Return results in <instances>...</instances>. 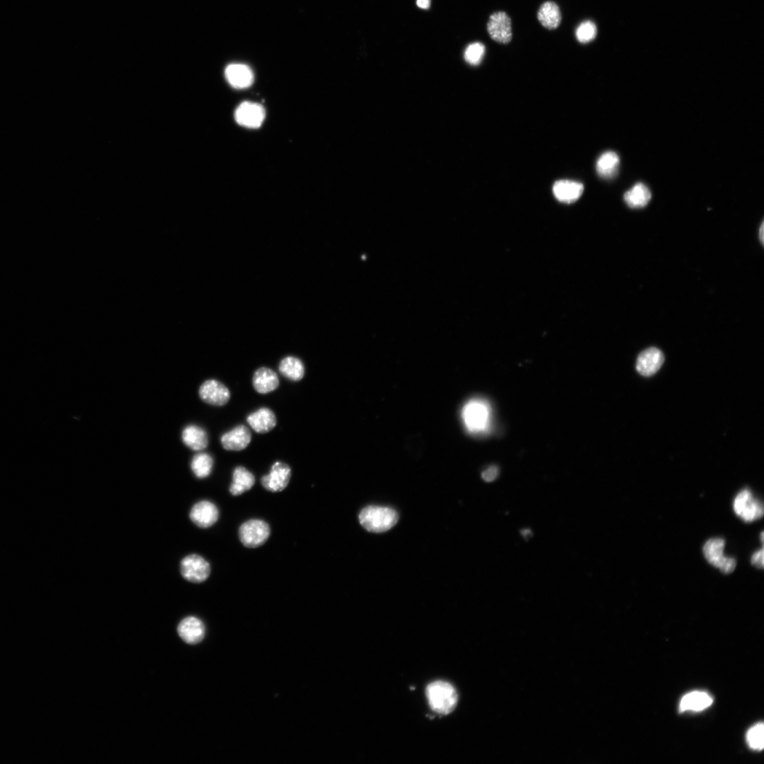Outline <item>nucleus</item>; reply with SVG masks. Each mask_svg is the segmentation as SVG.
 Wrapping results in <instances>:
<instances>
[{"mask_svg":"<svg viewBox=\"0 0 764 764\" xmlns=\"http://www.w3.org/2000/svg\"><path fill=\"white\" fill-rule=\"evenodd\" d=\"M426 696L431 709L435 713L446 716L457 707L458 695L455 687L444 681H437L426 688Z\"/></svg>","mask_w":764,"mask_h":764,"instance_id":"obj_1","label":"nucleus"},{"mask_svg":"<svg viewBox=\"0 0 764 764\" xmlns=\"http://www.w3.org/2000/svg\"><path fill=\"white\" fill-rule=\"evenodd\" d=\"M361 525L369 532L385 533L390 530L398 522V513L385 507L368 506L359 515Z\"/></svg>","mask_w":764,"mask_h":764,"instance_id":"obj_2","label":"nucleus"},{"mask_svg":"<svg viewBox=\"0 0 764 764\" xmlns=\"http://www.w3.org/2000/svg\"><path fill=\"white\" fill-rule=\"evenodd\" d=\"M461 414L464 425L470 432L479 434L488 429L491 417L490 408L484 400L469 401L464 406Z\"/></svg>","mask_w":764,"mask_h":764,"instance_id":"obj_3","label":"nucleus"},{"mask_svg":"<svg viewBox=\"0 0 764 764\" xmlns=\"http://www.w3.org/2000/svg\"><path fill=\"white\" fill-rule=\"evenodd\" d=\"M271 535L269 524L261 519H250L241 525L239 537L242 544L249 548L260 547Z\"/></svg>","mask_w":764,"mask_h":764,"instance_id":"obj_4","label":"nucleus"},{"mask_svg":"<svg viewBox=\"0 0 764 764\" xmlns=\"http://www.w3.org/2000/svg\"><path fill=\"white\" fill-rule=\"evenodd\" d=\"M182 577L192 583H202L211 575V565L207 560L198 554L185 556L180 563Z\"/></svg>","mask_w":764,"mask_h":764,"instance_id":"obj_5","label":"nucleus"},{"mask_svg":"<svg viewBox=\"0 0 764 764\" xmlns=\"http://www.w3.org/2000/svg\"><path fill=\"white\" fill-rule=\"evenodd\" d=\"M725 542L719 538L709 539L703 546V554L707 560L725 574L732 573L736 569L737 562L734 558L723 555Z\"/></svg>","mask_w":764,"mask_h":764,"instance_id":"obj_6","label":"nucleus"},{"mask_svg":"<svg viewBox=\"0 0 764 764\" xmlns=\"http://www.w3.org/2000/svg\"><path fill=\"white\" fill-rule=\"evenodd\" d=\"M734 512L747 522L761 519L763 515V506L754 498L749 490H742L734 499Z\"/></svg>","mask_w":764,"mask_h":764,"instance_id":"obj_7","label":"nucleus"},{"mask_svg":"<svg viewBox=\"0 0 764 764\" xmlns=\"http://www.w3.org/2000/svg\"><path fill=\"white\" fill-rule=\"evenodd\" d=\"M238 124L247 128H258L266 117V111L259 104L246 102L241 104L234 113Z\"/></svg>","mask_w":764,"mask_h":764,"instance_id":"obj_8","label":"nucleus"},{"mask_svg":"<svg viewBox=\"0 0 764 764\" xmlns=\"http://www.w3.org/2000/svg\"><path fill=\"white\" fill-rule=\"evenodd\" d=\"M198 394L203 402L213 406H223L231 398L229 389L216 379L204 381L199 388Z\"/></svg>","mask_w":764,"mask_h":764,"instance_id":"obj_9","label":"nucleus"},{"mask_svg":"<svg viewBox=\"0 0 764 764\" xmlns=\"http://www.w3.org/2000/svg\"><path fill=\"white\" fill-rule=\"evenodd\" d=\"M292 476V470L289 465L282 461H276L271 467L270 474L261 478V485L271 493H278L288 486Z\"/></svg>","mask_w":764,"mask_h":764,"instance_id":"obj_10","label":"nucleus"},{"mask_svg":"<svg viewBox=\"0 0 764 764\" xmlns=\"http://www.w3.org/2000/svg\"><path fill=\"white\" fill-rule=\"evenodd\" d=\"M487 28L493 41L502 44H508L512 41V21L506 12H497L493 14L488 21Z\"/></svg>","mask_w":764,"mask_h":764,"instance_id":"obj_11","label":"nucleus"},{"mask_svg":"<svg viewBox=\"0 0 764 764\" xmlns=\"http://www.w3.org/2000/svg\"><path fill=\"white\" fill-rule=\"evenodd\" d=\"M219 515L218 507L209 501H201L196 503L192 507L189 513L192 522L202 528L213 526L218 522Z\"/></svg>","mask_w":764,"mask_h":764,"instance_id":"obj_12","label":"nucleus"},{"mask_svg":"<svg viewBox=\"0 0 764 764\" xmlns=\"http://www.w3.org/2000/svg\"><path fill=\"white\" fill-rule=\"evenodd\" d=\"M251 439L250 430L246 426L240 425L222 435L221 444L225 450L238 452L245 450Z\"/></svg>","mask_w":764,"mask_h":764,"instance_id":"obj_13","label":"nucleus"},{"mask_svg":"<svg viewBox=\"0 0 764 764\" xmlns=\"http://www.w3.org/2000/svg\"><path fill=\"white\" fill-rule=\"evenodd\" d=\"M664 361L662 351L656 347H651L642 351L639 355L636 370L642 376H651L660 370Z\"/></svg>","mask_w":764,"mask_h":764,"instance_id":"obj_14","label":"nucleus"},{"mask_svg":"<svg viewBox=\"0 0 764 764\" xmlns=\"http://www.w3.org/2000/svg\"><path fill=\"white\" fill-rule=\"evenodd\" d=\"M225 76L229 84L235 89H247L254 81L253 71L244 64H231L225 70Z\"/></svg>","mask_w":764,"mask_h":764,"instance_id":"obj_15","label":"nucleus"},{"mask_svg":"<svg viewBox=\"0 0 764 764\" xmlns=\"http://www.w3.org/2000/svg\"><path fill=\"white\" fill-rule=\"evenodd\" d=\"M247 423L257 433L266 434L273 430L277 425V418L269 408H261L247 417Z\"/></svg>","mask_w":764,"mask_h":764,"instance_id":"obj_16","label":"nucleus"},{"mask_svg":"<svg viewBox=\"0 0 764 764\" xmlns=\"http://www.w3.org/2000/svg\"><path fill=\"white\" fill-rule=\"evenodd\" d=\"M254 390L260 394H267L277 390L280 381L277 373L269 367H260L254 374Z\"/></svg>","mask_w":764,"mask_h":764,"instance_id":"obj_17","label":"nucleus"},{"mask_svg":"<svg viewBox=\"0 0 764 764\" xmlns=\"http://www.w3.org/2000/svg\"><path fill=\"white\" fill-rule=\"evenodd\" d=\"M178 633L187 643L195 644L204 638L205 628L202 622L197 617L189 616L180 622Z\"/></svg>","mask_w":764,"mask_h":764,"instance_id":"obj_18","label":"nucleus"},{"mask_svg":"<svg viewBox=\"0 0 764 764\" xmlns=\"http://www.w3.org/2000/svg\"><path fill=\"white\" fill-rule=\"evenodd\" d=\"M584 187L582 184L569 181L561 180L555 182L553 187V193L557 200L564 203H572L577 201L582 195Z\"/></svg>","mask_w":764,"mask_h":764,"instance_id":"obj_19","label":"nucleus"},{"mask_svg":"<svg viewBox=\"0 0 764 764\" xmlns=\"http://www.w3.org/2000/svg\"><path fill=\"white\" fill-rule=\"evenodd\" d=\"M182 439L184 445L193 451H201L209 443L207 431L195 425L187 426L182 431Z\"/></svg>","mask_w":764,"mask_h":764,"instance_id":"obj_20","label":"nucleus"},{"mask_svg":"<svg viewBox=\"0 0 764 764\" xmlns=\"http://www.w3.org/2000/svg\"><path fill=\"white\" fill-rule=\"evenodd\" d=\"M254 484V475L245 467L238 466L233 470L229 491L232 495L239 496L251 490Z\"/></svg>","mask_w":764,"mask_h":764,"instance_id":"obj_21","label":"nucleus"},{"mask_svg":"<svg viewBox=\"0 0 764 764\" xmlns=\"http://www.w3.org/2000/svg\"><path fill=\"white\" fill-rule=\"evenodd\" d=\"M713 701V698L707 693L691 692L682 699L680 711L700 712L712 706Z\"/></svg>","mask_w":764,"mask_h":764,"instance_id":"obj_22","label":"nucleus"},{"mask_svg":"<svg viewBox=\"0 0 764 764\" xmlns=\"http://www.w3.org/2000/svg\"><path fill=\"white\" fill-rule=\"evenodd\" d=\"M651 197L649 189L642 183L636 184L624 196L626 203L631 209L645 207L651 201Z\"/></svg>","mask_w":764,"mask_h":764,"instance_id":"obj_23","label":"nucleus"},{"mask_svg":"<svg viewBox=\"0 0 764 764\" xmlns=\"http://www.w3.org/2000/svg\"><path fill=\"white\" fill-rule=\"evenodd\" d=\"M278 369L283 376L292 381L302 380L305 374V367L303 361L293 356L283 359L279 364Z\"/></svg>","mask_w":764,"mask_h":764,"instance_id":"obj_24","label":"nucleus"},{"mask_svg":"<svg viewBox=\"0 0 764 764\" xmlns=\"http://www.w3.org/2000/svg\"><path fill=\"white\" fill-rule=\"evenodd\" d=\"M538 19L543 26L548 29H555L562 22V13L560 7L553 2H546L540 8Z\"/></svg>","mask_w":764,"mask_h":764,"instance_id":"obj_25","label":"nucleus"},{"mask_svg":"<svg viewBox=\"0 0 764 764\" xmlns=\"http://www.w3.org/2000/svg\"><path fill=\"white\" fill-rule=\"evenodd\" d=\"M620 163L618 155L613 152H607L598 160L596 169L601 178L611 179L618 171Z\"/></svg>","mask_w":764,"mask_h":764,"instance_id":"obj_26","label":"nucleus"},{"mask_svg":"<svg viewBox=\"0 0 764 764\" xmlns=\"http://www.w3.org/2000/svg\"><path fill=\"white\" fill-rule=\"evenodd\" d=\"M214 460L211 455L207 453H199L193 457L191 468L198 479H202L211 475Z\"/></svg>","mask_w":764,"mask_h":764,"instance_id":"obj_27","label":"nucleus"},{"mask_svg":"<svg viewBox=\"0 0 764 764\" xmlns=\"http://www.w3.org/2000/svg\"><path fill=\"white\" fill-rule=\"evenodd\" d=\"M598 28L591 21H586L580 24L576 30V38L581 44H589L596 38Z\"/></svg>","mask_w":764,"mask_h":764,"instance_id":"obj_28","label":"nucleus"},{"mask_svg":"<svg viewBox=\"0 0 764 764\" xmlns=\"http://www.w3.org/2000/svg\"><path fill=\"white\" fill-rule=\"evenodd\" d=\"M486 48L481 43H475L469 45L464 53L465 61L472 66L479 65L485 55Z\"/></svg>","mask_w":764,"mask_h":764,"instance_id":"obj_29","label":"nucleus"},{"mask_svg":"<svg viewBox=\"0 0 764 764\" xmlns=\"http://www.w3.org/2000/svg\"><path fill=\"white\" fill-rule=\"evenodd\" d=\"M764 727L762 723L757 724L747 732V739L750 747L761 751L764 747Z\"/></svg>","mask_w":764,"mask_h":764,"instance_id":"obj_30","label":"nucleus"},{"mask_svg":"<svg viewBox=\"0 0 764 764\" xmlns=\"http://www.w3.org/2000/svg\"><path fill=\"white\" fill-rule=\"evenodd\" d=\"M498 474V468L497 466H492L488 468L486 471L483 472L482 478L486 482H491L496 479Z\"/></svg>","mask_w":764,"mask_h":764,"instance_id":"obj_31","label":"nucleus"},{"mask_svg":"<svg viewBox=\"0 0 764 764\" xmlns=\"http://www.w3.org/2000/svg\"><path fill=\"white\" fill-rule=\"evenodd\" d=\"M752 564L758 569L763 568V548L758 551L752 557Z\"/></svg>","mask_w":764,"mask_h":764,"instance_id":"obj_32","label":"nucleus"},{"mask_svg":"<svg viewBox=\"0 0 764 764\" xmlns=\"http://www.w3.org/2000/svg\"><path fill=\"white\" fill-rule=\"evenodd\" d=\"M417 6L421 9L427 10L430 6V0H417Z\"/></svg>","mask_w":764,"mask_h":764,"instance_id":"obj_33","label":"nucleus"},{"mask_svg":"<svg viewBox=\"0 0 764 764\" xmlns=\"http://www.w3.org/2000/svg\"><path fill=\"white\" fill-rule=\"evenodd\" d=\"M763 233H764L763 224H762L761 226V228L759 229V238H760L759 239H760L762 244L763 243V239H764L763 238H764Z\"/></svg>","mask_w":764,"mask_h":764,"instance_id":"obj_34","label":"nucleus"},{"mask_svg":"<svg viewBox=\"0 0 764 764\" xmlns=\"http://www.w3.org/2000/svg\"><path fill=\"white\" fill-rule=\"evenodd\" d=\"M531 534H532V533L530 530H524V531H522V535L524 537H528V535H530Z\"/></svg>","mask_w":764,"mask_h":764,"instance_id":"obj_35","label":"nucleus"}]
</instances>
